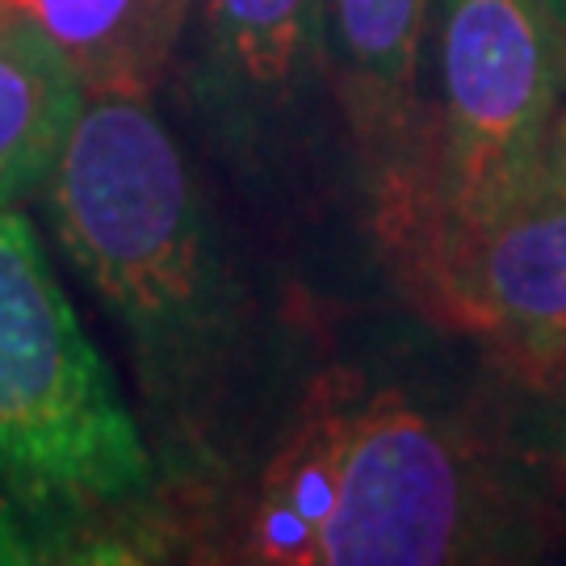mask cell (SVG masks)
Returning a JSON list of instances; mask_svg holds the SVG:
<instances>
[{"instance_id":"cell-1","label":"cell","mask_w":566,"mask_h":566,"mask_svg":"<svg viewBox=\"0 0 566 566\" xmlns=\"http://www.w3.org/2000/svg\"><path fill=\"white\" fill-rule=\"evenodd\" d=\"M156 470L39 231L0 214V563L114 558Z\"/></svg>"},{"instance_id":"cell-2","label":"cell","mask_w":566,"mask_h":566,"mask_svg":"<svg viewBox=\"0 0 566 566\" xmlns=\"http://www.w3.org/2000/svg\"><path fill=\"white\" fill-rule=\"evenodd\" d=\"M46 198L67 256L126 332L147 395L164 407L206 395L240 324L235 285L189 160L147 97H88Z\"/></svg>"},{"instance_id":"cell-3","label":"cell","mask_w":566,"mask_h":566,"mask_svg":"<svg viewBox=\"0 0 566 566\" xmlns=\"http://www.w3.org/2000/svg\"><path fill=\"white\" fill-rule=\"evenodd\" d=\"M470 449L399 390L332 399V500L306 566H441L500 546Z\"/></svg>"},{"instance_id":"cell-4","label":"cell","mask_w":566,"mask_h":566,"mask_svg":"<svg viewBox=\"0 0 566 566\" xmlns=\"http://www.w3.org/2000/svg\"><path fill=\"white\" fill-rule=\"evenodd\" d=\"M446 130L428 172L395 168L390 202L479 219L546 172L563 102V42L542 0H449L441 30Z\"/></svg>"},{"instance_id":"cell-5","label":"cell","mask_w":566,"mask_h":566,"mask_svg":"<svg viewBox=\"0 0 566 566\" xmlns=\"http://www.w3.org/2000/svg\"><path fill=\"white\" fill-rule=\"evenodd\" d=\"M386 243L416 298L474 336L516 348L537 369L566 353V185L542 172L479 219H446L382 198Z\"/></svg>"},{"instance_id":"cell-6","label":"cell","mask_w":566,"mask_h":566,"mask_svg":"<svg viewBox=\"0 0 566 566\" xmlns=\"http://www.w3.org/2000/svg\"><path fill=\"white\" fill-rule=\"evenodd\" d=\"M327 0H206L198 97L231 143H256L315 81Z\"/></svg>"},{"instance_id":"cell-7","label":"cell","mask_w":566,"mask_h":566,"mask_svg":"<svg viewBox=\"0 0 566 566\" xmlns=\"http://www.w3.org/2000/svg\"><path fill=\"white\" fill-rule=\"evenodd\" d=\"M88 97L76 63L39 25L0 18V214L51 185Z\"/></svg>"},{"instance_id":"cell-8","label":"cell","mask_w":566,"mask_h":566,"mask_svg":"<svg viewBox=\"0 0 566 566\" xmlns=\"http://www.w3.org/2000/svg\"><path fill=\"white\" fill-rule=\"evenodd\" d=\"M428 0H327V51L353 130L369 151H390L416 118V72Z\"/></svg>"},{"instance_id":"cell-9","label":"cell","mask_w":566,"mask_h":566,"mask_svg":"<svg viewBox=\"0 0 566 566\" xmlns=\"http://www.w3.org/2000/svg\"><path fill=\"white\" fill-rule=\"evenodd\" d=\"M193 0H0V18L39 25L93 97H147L164 81Z\"/></svg>"},{"instance_id":"cell-10","label":"cell","mask_w":566,"mask_h":566,"mask_svg":"<svg viewBox=\"0 0 566 566\" xmlns=\"http://www.w3.org/2000/svg\"><path fill=\"white\" fill-rule=\"evenodd\" d=\"M546 172L558 177L566 185V97L554 109V122H549V139H546Z\"/></svg>"},{"instance_id":"cell-11","label":"cell","mask_w":566,"mask_h":566,"mask_svg":"<svg viewBox=\"0 0 566 566\" xmlns=\"http://www.w3.org/2000/svg\"><path fill=\"white\" fill-rule=\"evenodd\" d=\"M558 369H566V353H563V361H558Z\"/></svg>"},{"instance_id":"cell-12","label":"cell","mask_w":566,"mask_h":566,"mask_svg":"<svg viewBox=\"0 0 566 566\" xmlns=\"http://www.w3.org/2000/svg\"><path fill=\"white\" fill-rule=\"evenodd\" d=\"M563 4H566V0H563Z\"/></svg>"}]
</instances>
